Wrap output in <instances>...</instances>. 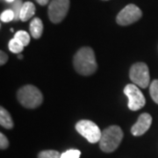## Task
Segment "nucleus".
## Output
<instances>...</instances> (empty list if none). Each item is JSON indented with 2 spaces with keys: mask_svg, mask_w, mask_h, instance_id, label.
I'll return each instance as SVG.
<instances>
[{
  "mask_svg": "<svg viewBox=\"0 0 158 158\" xmlns=\"http://www.w3.org/2000/svg\"><path fill=\"white\" fill-rule=\"evenodd\" d=\"M0 19L2 22H10L11 20H15V14L11 9H8L1 13Z\"/></svg>",
  "mask_w": 158,
  "mask_h": 158,
  "instance_id": "2eb2a0df",
  "label": "nucleus"
},
{
  "mask_svg": "<svg viewBox=\"0 0 158 158\" xmlns=\"http://www.w3.org/2000/svg\"><path fill=\"white\" fill-rule=\"evenodd\" d=\"M152 124V117L149 113H142L140 115L137 122L131 128L133 135L140 136L144 135L149 129Z\"/></svg>",
  "mask_w": 158,
  "mask_h": 158,
  "instance_id": "1a4fd4ad",
  "label": "nucleus"
},
{
  "mask_svg": "<svg viewBox=\"0 0 158 158\" xmlns=\"http://www.w3.org/2000/svg\"><path fill=\"white\" fill-rule=\"evenodd\" d=\"M129 77L131 81L141 88H147L150 83L148 67L144 62H136L130 69Z\"/></svg>",
  "mask_w": 158,
  "mask_h": 158,
  "instance_id": "20e7f679",
  "label": "nucleus"
},
{
  "mask_svg": "<svg viewBox=\"0 0 158 158\" xmlns=\"http://www.w3.org/2000/svg\"><path fill=\"white\" fill-rule=\"evenodd\" d=\"M35 1L40 6H46L49 2V0H35Z\"/></svg>",
  "mask_w": 158,
  "mask_h": 158,
  "instance_id": "4be33fe9",
  "label": "nucleus"
},
{
  "mask_svg": "<svg viewBox=\"0 0 158 158\" xmlns=\"http://www.w3.org/2000/svg\"><path fill=\"white\" fill-rule=\"evenodd\" d=\"M17 97L23 106L29 109L38 107L43 101V96L39 89L31 85L21 87L18 90Z\"/></svg>",
  "mask_w": 158,
  "mask_h": 158,
  "instance_id": "7ed1b4c3",
  "label": "nucleus"
},
{
  "mask_svg": "<svg viewBox=\"0 0 158 158\" xmlns=\"http://www.w3.org/2000/svg\"><path fill=\"white\" fill-rule=\"evenodd\" d=\"M149 92L153 100L158 105V80H154L151 83Z\"/></svg>",
  "mask_w": 158,
  "mask_h": 158,
  "instance_id": "f3484780",
  "label": "nucleus"
},
{
  "mask_svg": "<svg viewBox=\"0 0 158 158\" xmlns=\"http://www.w3.org/2000/svg\"><path fill=\"white\" fill-rule=\"evenodd\" d=\"M14 38L24 47L28 45L30 42V35L26 31H18L14 35Z\"/></svg>",
  "mask_w": 158,
  "mask_h": 158,
  "instance_id": "ddd939ff",
  "label": "nucleus"
},
{
  "mask_svg": "<svg viewBox=\"0 0 158 158\" xmlns=\"http://www.w3.org/2000/svg\"><path fill=\"white\" fill-rule=\"evenodd\" d=\"M124 93L128 98V108L131 111H138L145 106L146 99L137 85H127L125 87Z\"/></svg>",
  "mask_w": 158,
  "mask_h": 158,
  "instance_id": "423d86ee",
  "label": "nucleus"
},
{
  "mask_svg": "<svg viewBox=\"0 0 158 158\" xmlns=\"http://www.w3.org/2000/svg\"><path fill=\"white\" fill-rule=\"evenodd\" d=\"M35 13V6L32 2H26L23 4L22 9L20 11L19 19L21 21H27L33 17Z\"/></svg>",
  "mask_w": 158,
  "mask_h": 158,
  "instance_id": "9d476101",
  "label": "nucleus"
},
{
  "mask_svg": "<svg viewBox=\"0 0 158 158\" xmlns=\"http://www.w3.org/2000/svg\"><path fill=\"white\" fill-rule=\"evenodd\" d=\"M38 158H61V155L56 150H44L39 153Z\"/></svg>",
  "mask_w": 158,
  "mask_h": 158,
  "instance_id": "a211bd4d",
  "label": "nucleus"
},
{
  "mask_svg": "<svg viewBox=\"0 0 158 158\" xmlns=\"http://www.w3.org/2000/svg\"><path fill=\"white\" fill-rule=\"evenodd\" d=\"M73 64L76 71L80 75H92L98 68L94 51L89 47L80 48L74 56Z\"/></svg>",
  "mask_w": 158,
  "mask_h": 158,
  "instance_id": "f257e3e1",
  "label": "nucleus"
},
{
  "mask_svg": "<svg viewBox=\"0 0 158 158\" xmlns=\"http://www.w3.org/2000/svg\"><path fill=\"white\" fill-rule=\"evenodd\" d=\"M123 139V132L118 126H111L102 132L99 147L106 153L113 152L117 149Z\"/></svg>",
  "mask_w": 158,
  "mask_h": 158,
  "instance_id": "f03ea898",
  "label": "nucleus"
},
{
  "mask_svg": "<svg viewBox=\"0 0 158 158\" xmlns=\"http://www.w3.org/2000/svg\"><path fill=\"white\" fill-rule=\"evenodd\" d=\"M9 146V141L4 134H0V148L1 149H6Z\"/></svg>",
  "mask_w": 158,
  "mask_h": 158,
  "instance_id": "aec40b11",
  "label": "nucleus"
},
{
  "mask_svg": "<svg viewBox=\"0 0 158 158\" xmlns=\"http://www.w3.org/2000/svg\"><path fill=\"white\" fill-rule=\"evenodd\" d=\"M81 152L77 149H69L61 154V158H79Z\"/></svg>",
  "mask_w": 158,
  "mask_h": 158,
  "instance_id": "6ab92c4d",
  "label": "nucleus"
},
{
  "mask_svg": "<svg viewBox=\"0 0 158 158\" xmlns=\"http://www.w3.org/2000/svg\"><path fill=\"white\" fill-rule=\"evenodd\" d=\"M142 16L141 9L135 5L130 4L118 12L116 21L120 26H128L138 21Z\"/></svg>",
  "mask_w": 158,
  "mask_h": 158,
  "instance_id": "6e6552de",
  "label": "nucleus"
},
{
  "mask_svg": "<svg viewBox=\"0 0 158 158\" xmlns=\"http://www.w3.org/2000/svg\"><path fill=\"white\" fill-rule=\"evenodd\" d=\"M76 129L90 143L99 142L102 132L94 122L88 119H82L76 125Z\"/></svg>",
  "mask_w": 158,
  "mask_h": 158,
  "instance_id": "39448f33",
  "label": "nucleus"
},
{
  "mask_svg": "<svg viewBox=\"0 0 158 158\" xmlns=\"http://www.w3.org/2000/svg\"><path fill=\"white\" fill-rule=\"evenodd\" d=\"M23 3L21 0H15L12 4H11V10L13 11L15 14V20L19 19V15H20V11L22 9Z\"/></svg>",
  "mask_w": 158,
  "mask_h": 158,
  "instance_id": "dca6fc26",
  "label": "nucleus"
},
{
  "mask_svg": "<svg viewBox=\"0 0 158 158\" xmlns=\"http://www.w3.org/2000/svg\"><path fill=\"white\" fill-rule=\"evenodd\" d=\"M7 61H8V56L4 51H1L0 52V64L4 65V64H6Z\"/></svg>",
  "mask_w": 158,
  "mask_h": 158,
  "instance_id": "412c9836",
  "label": "nucleus"
},
{
  "mask_svg": "<svg viewBox=\"0 0 158 158\" xmlns=\"http://www.w3.org/2000/svg\"><path fill=\"white\" fill-rule=\"evenodd\" d=\"M18 58H19V59H23V56L22 55H19V56H18Z\"/></svg>",
  "mask_w": 158,
  "mask_h": 158,
  "instance_id": "b1692460",
  "label": "nucleus"
},
{
  "mask_svg": "<svg viewBox=\"0 0 158 158\" xmlns=\"http://www.w3.org/2000/svg\"><path fill=\"white\" fill-rule=\"evenodd\" d=\"M43 33V23L39 18H34L30 23V34L34 39L40 38Z\"/></svg>",
  "mask_w": 158,
  "mask_h": 158,
  "instance_id": "9b49d317",
  "label": "nucleus"
},
{
  "mask_svg": "<svg viewBox=\"0 0 158 158\" xmlns=\"http://www.w3.org/2000/svg\"><path fill=\"white\" fill-rule=\"evenodd\" d=\"M0 125L6 129H11L13 127L11 115L4 107L0 108Z\"/></svg>",
  "mask_w": 158,
  "mask_h": 158,
  "instance_id": "f8f14e48",
  "label": "nucleus"
},
{
  "mask_svg": "<svg viewBox=\"0 0 158 158\" xmlns=\"http://www.w3.org/2000/svg\"><path fill=\"white\" fill-rule=\"evenodd\" d=\"M8 47H9L10 51L12 52V53H14V54H19V53L22 52L23 49H24V46H23L21 43H19L15 38L11 39V40L9 41Z\"/></svg>",
  "mask_w": 158,
  "mask_h": 158,
  "instance_id": "4468645a",
  "label": "nucleus"
},
{
  "mask_svg": "<svg viewBox=\"0 0 158 158\" xmlns=\"http://www.w3.org/2000/svg\"><path fill=\"white\" fill-rule=\"evenodd\" d=\"M7 3H10V4H12L15 0H6Z\"/></svg>",
  "mask_w": 158,
  "mask_h": 158,
  "instance_id": "5701e85b",
  "label": "nucleus"
},
{
  "mask_svg": "<svg viewBox=\"0 0 158 158\" xmlns=\"http://www.w3.org/2000/svg\"><path fill=\"white\" fill-rule=\"evenodd\" d=\"M69 8V0H51L48 6V17L53 23H60L66 17Z\"/></svg>",
  "mask_w": 158,
  "mask_h": 158,
  "instance_id": "0eeeda50",
  "label": "nucleus"
}]
</instances>
